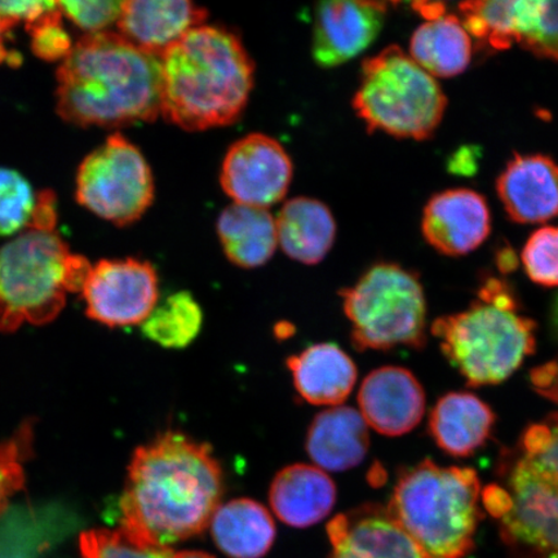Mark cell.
<instances>
[{
  "label": "cell",
  "instance_id": "cell-1",
  "mask_svg": "<svg viewBox=\"0 0 558 558\" xmlns=\"http://www.w3.org/2000/svg\"><path fill=\"white\" fill-rule=\"evenodd\" d=\"M222 494L225 472L211 446L166 432L131 459L120 527L149 546L171 548L209 527Z\"/></svg>",
  "mask_w": 558,
  "mask_h": 558
},
{
  "label": "cell",
  "instance_id": "cell-2",
  "mask_svg": "<svg viewBox=\"0 0 558 558\" xmlns=\"http://www.w3.org/2000/svg\"><path fill=\"white\" fill-rule=\"evenodd\" d=\"M162 60L120 33L88 34L58 69L56 109L62 120L114 129L162 114Z\"/></svg>",
  "mask_w": 558,
  "mask_h": 558
},
{
  "label": "cell",
  "instance_id": "cell-3",
  "mask_svg": "<svg viewBox=\"0 0 558 558\" xmlns=\"http://www.w3.org/2000/svg\"><path fill=\"white\" fill-rule=\"evenodd\" d=\"M162 60V116L191 132L240 120L255 85V64L239 35L201 25L167 48Z\"/></svg>",
  "mask_w": 558,
  "mask_h": 558
},
{
  "label": "cell",
  "instance_id": "cell-4",
  "mask_svg": "<svg viewBox=\"0 0 558 558\" xmlns=\"http://www.w3.org/2000/svg\"><path fill=\"white\" fill-rule=\"evenodd\" d=\"M481 504L514 558H558V414L530 424L501 450Z\"/></svg>",
  "mask_w": 558,
  "mask_h": 558
},
{
  "label": "cell",
  "instance_id": "cell-5",
  "mask_svg": "<svg viewBox=\"0 0 558 558\" xmlns=\"http://www.w3.org/2000/svg\"><path fill=\"white\" fill-rule=\"evenodd\" d=\"M536 324L519 313L507 284L488 279L469 310L435 320L432 333L470 387L504 383L535 351Z\"/></svg>",
  "mask_w": 558,
  "mask_h": 558
},
{
  "label": "cell",
  "instance_id": "cell-6",
  "mask_svg": "<svg viewBox=\"0 0 558 558\" xmlns=\"http://www.w3.org/2000/svg\"><path fill=\"white\" fill-rule=\"evenodd\" d=\"M481 494L476 471L425 459L400 474L387 508L430 558H464L483 519Z\"/></svg>",
  "mask_w": 558,
  "mask_h": 558
},
{
  "label": "cell",
  "instance_id": "cell-7",
  "mask_svg": "<svg viewBox=\"0 0 558 558\" xmlns=\"http://www.w3.org/2000/svg\"><path fill=\"white\" fill-rule=\"evenodd\" d=\"M90 269L56 230L26 227L0 248V332L52 323L69 292L85 288Z\"/></svg>",
  "mask_w": 558,
  "mask_h": 558
},
{
  "label": "cell",
  "instance_id": "cell-8",
  "mask_svg": "<svg viewBox=\"0 0 558 558\" xmlns=\"http://www.w3.org/2000/svg\"><path fill=\"white\" fill-rule=\"evenodd\" d=\"M446 107L448 99L436 78L399 46L362 64L353 109L369 132L423 142L441 124Z\"/></svg>",
  "mask_w": 558,
  "mask_h": 558
},
{
  "label": "cell",
  "instance_id": "cell-9",
  "mask_svg": "<svg viewBox=\"0 0 558 558\" xmlns=\"http://www.w3.org/2000/svg\"><path fill=\"white\" fill-rule=\"evenodd\" d=\"M359 351H390L427 343V302L413 271L393 263L373 265L340 292Z\"/></svg>",
  "mask_w": 558,
  "mask_h": 558
},
{
  "label": "cell",
  "instance_id": "cell-10",
  "mask_svg": "<svg viewBox=\"0 0 558 558\" xmlns=\"http://www.w3.org/2000/svg\"><path fill=\"white\" fill-rule=\"evenodd\" d=\"M76 201L116 226H130L155 201V180L137 146L120 134L83 160L76 174Z\"/></svg>",
  "mask_w": 558,
  "mask_h": 558
},
{
  "label": "cell",
  "instance_id": "cell-11",
  "mask_svg": "<svg viewBox=\"0 0 558 558\" xmlns=\"http://www.w3.org/2000/svg\"><path fill=\"white\" fill-rule=\"evenodd\" d=\"M292 174L294 165L278 140L250 134L230 146L220 184L233 204L269 209L288 194Z\"/></svg>",
  "mask_w": 558,
  "mask_h": 558
},
{
  "label": "cell",
  "instance_id": "cell-12",
  "mask_svg": "<svg viewBox=\"0 0 558 558\" xmlns=\"http://www.w3.org/2000/svg\"><path fill=\"white\" fill-rule=\"evenodd\" d=\"M82 294L90 319L110 327L142 325L158 304L157 270L137 259L101 260Z\"/></svg>",
  "mask_w": 558,
  "mask_h": 558
},
{
  "label": "cell",
  "instance_id": "cell-13",
  "mask_svg": "<svg viewBox=\"0 0 558 558\" xmlns=\"http://www.w3.org/2000/svg\"><path fill=\"white\" fill-rule=\"evenodd\" d=\"M381 2H324L314 17L312 54L320 68H337L372 46L386 21Z\"/></svg>",
  "mask_w": 558,
  "mask_h": 558
},
{
  "label": "cell",
  "instance_id": "cell-14",
  "mask_svg": "<svg viewBox=\"0 0 558 558\" xmlns=\"http://www.w3.org/2000/svg\"><path fill=\"white\" fill-rule=\"evenodd\" d=\"M329 558H430L387 507L362 506L337 515L327 526Z\"/></svg>",
  "mask_w": 558,
  "mask_h": 558
},
{
  "label": "cell",
  "instance_id": "cell-15",
  "mask_svg": "<svg viewBox=\"0 0 558 558\" xmlns=\"http://www.w3.org/2000/svg\"><path fill=\"white\" fill-rule=\"evenodd\" d=\"M422 232L439 254L464 256L490 235V208L483 195L471 190L437 193L424 207Z\"/></svg>",
  "mask_w": 558,
  "mask_h": 558
},
{
  "label": "cell",
  "instance_id": "cell-16",
  "mask_svg": "<svg viewBox=\"0 0 558 558\" xmlns=\"http://www.w3.org/2000/svg\"><path fill=\"white\" fill-rule=\"evenodd\" d=\"M360 413L368 427L388 437L408 435L425 414V393L410 369L384 366L369 373L360 388Z\"/></svg>",
  "mask_w": 558,
  "mask_h": 558
},
{
  "label": "cell",
  "instance_id": "cell-17",
  "mask_svg": "<svg viewBox=\"0 0 558 558\" xmlns=\"http://www.w3.org/2000/svg\"><path fill=\"white\" fill-rule=\"evenodd\" d=\"M505 211L519 225H538L558 216V163L543 155H515L497 180Z\"/></svg>",
  "mask_w": 558,
  "mask_h": 558
},
{
  "label": "cell",
  "instance_id": "cell-18",
  "mask_svg": "<svg viewBox=\"0 0 558 558\" xmlns=\"http://www.w3.org/2000/svg\"><path fill=\"white\" fill-rule=\"evenodd\" d=\"M207 17V10L192 2L130 0L122 2L118 29L130 44L162 56L187 32L206 24Z\"/></svg>",
  "mask_w": 558,
  "mask_h": 558
},
{
  "label": "cell",
  "instance_id": "cell-19",
  "mask_svg": "<svg viewBox=\"0 0 558 558\" xmlns=\"http://www.w3.org/2000/svg\"><path fill=\"white\" fill-rule=\"evenodd\" d=\"M269 501L286 525L311 527L331 513L337 504V486L316 465L292 464L271 481Z\"/></svg>",
  "mask_w": 558,
  "mask_h": 558
},
{
  "label": "cell",
  "instance_id": "cell-20",
  "mask_svg": "<svg viewBox=\"0 0 558 558\" xmlns=\"http://www.w3.org/2000/svg\"><path fill=\"white\" fill-rule=\"evenodd\" d=\"M288 367L299 396L316 407H340L357 381L353 360L332 343L304 349L288 360Z\"/></svg>",
  "mask_w": 558,
  "mask_h": 558
},
{
  "label": "cell",
  "instance_id": "cell-21",
  "mask_svg": "<svg viewBox=\"0 0 558 558\" xmlns=\"http://www.w3.org/2000/svg\"><path fill=\"white\" fill-rule=\"evenodd\" d=\"M369 446L368 425L360 411L330 408L313 418L305 448L318 469L344 472L364 462Z\"/></svg>",
  "mask_w": 558,
  "mask_h": 558
},
{
  "label": "cell",
  "instance_id": "cell-22",
  "mask_svg": "<svg viewBox=\"0 0 558 558\" xmlns=\"http://www.w3.org/2000/svg\"><path fill=\"white\" fill-rule=\"evenodd\" d=\"M495 422L494 411L477 396L451 392L442 396L432 409L428 425L439 449L453 458H469L484 448Z\"/></svg>",
  "mask_w": 558,
  "mask_h": 558
},
{
  "label": "cell",
  "instance_id": "cell-23",
  "mask_svg": "<svg viewBox=\"0 0 558 558\" xmlns=\"http://www.w3.org/2000/svg\"><path fill=\"white\" fill-rule=\"evenodd\" d=\"M278 244L292 260L306 265L323 262L333 246L337 222L324 202L292 198L276 218Z\"/></svg>",
  "mask_w": 558,
  "mask_h": 558
},
{
  "label": "cell",
  "instance_id": "cell-24",
  "mask_svg": "<svg viewBox=\"0 0 558 558\" xmlns=\"http://www.w3.org/2000/svg\"><path fill=\"white\" fill-rule=\"evenodd\" d=\"M213 539L230 558H263L276 541V523L259 501L240 498L216 509L209 522Z\"/></svg>",
  "mask_w": 558,
  "mask_h": 558
},
{
  "label": "cell",
  "instance_id": "cell-25",
  "mask_svg": "<svg viewBox=\"0 0 558 558\" xmlns=\"http://www.w3.org/2000/svg\"><path fill=\"white\" fill-rule=\"evenodd\" d=\"M216 228L222 251L236 267H263L276 253V219L267 208L230 205L220 214Z\"/></svg>",
  "mask_w": 558,
  "mask_h": 558
},
{
  "label": "cell",
  "instance_id": "cell-26",
  "mask_svg": "<svg viewBox=\"0 0 558 558\" xmlns=\"http://www.w3.org/2000/svg\"><path fill=\"white\" fill-rule=\"evenodd\" d=\"M410 58L434 78H452L469 69L472 38L453 15L425 21L410 40Z\"/></svg>",
  "mask_w": 558,
  "mask_h": 558
},
{
  "label": "cell",
  "instance_id": "cell-27",
  "mask_svg": "<svg viewBox=\"0 0 558 558\" xmlns=\"http://www.w3.org/2000/svg\"><path fill=\"white\" fill-rule=\"evenodd\" d=\"M522 9L523 0H477L459 5L465 31L494 51L520 45Z\"/></svg>",
  "mask_w": 558,
  "mask_h": 558
},
{
  "label": "cell",
  "instance_id": "cell-28",
  "mask_svg": "<svg viewBox=\"0 0 558 558\" xmlns=\"http://www.w3.org/2000/svg\"><path fill=\"white\" fill-rule=\"evenodd\" d=\"M204 313L192 294L180 291L156 305L142 324L146 338L170 349H183L197 339Z\"/></svg>",
  "mask_w": 558,
  "mask_h": 558
},
{
  "label": "cell",
  "instance_id": "cell-29",
  "mask_svg": "<svg viewBox=\"0 0 558 558\" xmlns=\"http://www.w3.org/2000/svg\"><path fill=\"white\" fill-rule=\"evenodd\" d=\"M520 46L536 58L558 62V2L523 0Z\"/></svg>",
  "mask_w": 558,
  "mask_h": 558
},
{
  "label": "cell",
  "instance_id": "cell-30",
  "mask_svg": "<svg viewBox=\"0 0 558 558\" xmlns=\"http://www.w3.org/2000/svg\"><path fill=\"white\" fill-rule=\"evenodd\" d=\"M83 558H171V548L149 546L132 538L122 527L94 529L80 539Z\"/></svg>",
  "mask_w": 558,
  "mask_h": 558
},
{
  "label": "cell",
  "instance_id": "cell-31",
  "mask_svg": "<svg viewBox=\"0 0 558 558\" xmlns=\"http://www.w3.org/2000/svg\"><path fill=\"white\" fill-rule=\"evenodd\" d=\"M34 441V423L20 425L15 434L0 444V513H3L13 495L25 486V462L31 458Z\"/></svg>",
  "mask_w": 558,
  "mask_h": 558
},
{
  "label": "cell",
  "instance_id": "cell-32",
  "mask_svg": "<svg viewBox=\"0 0 558 558\" xmlns=\"http://www.w3.org/2000/svg\"><path fill=\"white\" fill-rule=\"evenodd\" d=\"M29 181L15 170L0 169V235H11L29 225L35 207Z\"/></svg>",
  "mask_w": 558,
  "mask_h": 558
},
{
  "label": "cell",
  "instance_id": "cell-33",
  "mask_svg": "<svg viewBox=\"0 0 558 558\" xmlns=\"http://www.w3.org/2000/svg\"><path fill=\"white\" fill-rule=\"evenodd\" d=\"M526 275L542 288H558V227L536 229L523 246Z\"/></svg>",
  "mask_w": 558,
  "mask_h": 558
},
{
  "label": "cell",
  "instance_id": "cell-34",
  "mask_svg": "<svg viewBox=\"0 0 558 558\" xmlns=\"http://www.w3.org/2000/svg\"><path fill=\"white\" fill-rule=\"evenodd\" d=\"M61 10L26 27L32 37V50L47 62L64 61L73 50V41L61 26Z\"/></svg>",
  "mask_w": 558,
  "mask_h": 558
},
{
  "label": "cell",
  "instance_id": "cell-35",
  "mask_svg": "<svg viewBox=\"0 0 558 558\" xmlns=\"http://www.w3.org/2000/svg\"><path fill=\"white\" fill-rule=\"evenodd\" d=\"M61 13L73 21L81 29L90 34L102 33L111 24L118 23L122 2L116 0H90V2H59Z\"/></svg>",
  "mask_w": 558,
  "mask_h": 558
},
{
  "label": "cell",
  "instance_id": "cell-36",
  "mask_svg": "<svg viewBox=\"0 0 558 558\" xmlns=\"http://www.w3.org/2000/svg\"><path fill=\"white\" fill-rule=\"evenodd\" d=\"M58 11H60L59 2H46V0L0 2V17L12 26H15L19 21H25L26 27H29Z\"/></svg>",
  "mask_w": 558,
  "mask_h": 558
},
{
  "label": "cell",
  "instance_id": "cell-37",
  "mask_svg": "<svg viewBox=\"0 0 558 558\" xmlns=\"http://www.w3.org/2000/svg\"><path fill=\"white\" fill-rule=\"evenodd\" d=\"M530 381L536 392L558 403V360L534 368Z\"/></svg>",
  "mask_w": 558,
  "mask_h": 558
},
{
  "label": "cell",
  "instance_id": "cell-38",
  "mask_svg": "<svg viewBox=\"0 0 558 558\" xmlns=\"http://www.w3.org/2000/svg\"><path fill=\"white\" fill-rule=\"evenodd\" d=\"M56 225H58V208H56L54 194L50 191L41 192L35 201L32 220L27 227L56 230Z\"/></svg>",
  "mask_w": 558,
  "mask_h": 558
},
{
  "label": "cell",
  "instance_id": "cell-39",
  "mask_svg": "<svg viewBox=\"0 0 558 558\" xmlns=\"http://www.w3.org/2000/svg\"><path fill=\"white\" fill-rule=\"evenodd\" d=\"M12 25L0 17V64H9L10 66H19L21 64V54L17 51H11L5 47L7 34L12 29Z\"/></svg>",
  "mask_w": 558,
  "mask_h": 558
},
{
  "label": "cell",
  "instance_id": "cell-40",
  "mask_svg": "<svg viewBox=\"0 0 558 558\" xmlns=\"http://www.w3.org/2000/svg\"><path fill=\"white\" fill-rule=\"evenodd\" d=\"M414 7L427 21L445 15V7L441 3H415Z\"/></svg>",
  "mask_w": 558,
  "mask_h": 558
},
{
  "label": "cell",
  "instance_id": "cell-41",
  "mask_svg": "<svg viewBox=\"0 0 558 558\" xmlns=\"http://www.w3.org/2000/svg\"><path fill=\"white\" fill-rule=\"evenodd\" d=\"M171 558H215L213 555L202 553V550H183V553L172 554Z\"/></svg>",
  "mask_w": 558,
  "mask_h": 558
},
{
  "label": "cell",
  "instance_id": "cell-42",
  "mask_svg": "<svg viewBox=\"0 0 558 558\" xmlns=\"http://www.w3.org/2000/svg\"><path fill=\"white\" fill-rule=\"evenodd\" d=\"M550 325H553V330L558 339V295L555 299L553 311H550Z\"/></svg>",
  "mask_w": 558,
  "mask_h": 558
}]
</instances>
